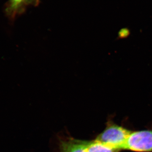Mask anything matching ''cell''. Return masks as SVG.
<instances>
[{
  "label": "cell",
  "mask_w": 152,
  "mask_h": 152,
  "mask_svg": "<svg viewBox=\"0 0 152 152\" xmlns=\"http://www.w3.org/2000/svg\"><path fill=\"white\" fill-rule=\"evenodd\" d=\"M26 4L25 0H10L7 7V14L11 19H14L23 11V6Z\"/></svg>",
  "instance_id": "cell-5"
},
{
  "label": "cell",
  "mask_w": 152,
  "mask_h": 152,
  "mask_svg": "<svg viewBox=\"0 0 152 152\" xmlns=\"http://www.w3.org/2000/svg\"><path fill=\"white\" fill-rule=\"evenodd\" d=\"M131 31L128 28H124L121 29L118 33V36L117 37L118 39H124L128 38L130 35Z\"/></svg>",
  "instance_id": "cell-6"
},
{
  "label": "cell",
  "mask_w": 152,
  "mask_h": 152,
  "mask_svg": "<svg viewBox=\"0 0 152 152\" xmlns=\"http://www.w3.org/2000/svg\"><path fill=\"white\" fill-rule=\"evenodd\" d=\"M87 152H119L114 148L100 142L95 140L88 143L87 147Z\"/></svg>",
  "instance_id": "cell-4"
},
{
  "label": "cell",
  "mask_w": 152,
  "mask_h": 152,
  "mask_svg": "<svg viewBox=\"0 0 152 152\" xmlns=\"http://www.w3.org/2000/svg\"><path fill=\"white\" fill-rule=\"evenodd\" d=\"M122 150L136 152H152V130L131 132Z\"/></svg>",
  "instance_id": "cell-2"
},
{
  "label": "cell",
  "mask_w": 152,
  "mask_h": 152,
  "mask_svg": "<svg viewBox=\"0 0 152 152\" xmlns=\"http://www.w3.org/2000/svg\"><path fill=\"white\" fill-rule=\"evenodd\" d=\"M88 143L76 140L62 142L61 151L62 152H87Z\"/></svg>",
  "instance_id": "cell-3"
},
{
  "label": "cell",
  "mask_w": 152,
  "mask_h": 152,
  "mask_svg": "<svg viewBox=\"0 0 152 152\" xmlns=\"http://www.w3.org/2000/svg\"><path fill=\"white\" fill-rule=\"evenodd\" d=\"M132 131L110 121L107 123L105 129L96 138L115 149L122 150L127 139Z\"/></svg>",
  "instance_id": "cell-1"
},
{
  "label": "cell",
  "mask_w": 152,
  "mask_h": 152,
  "mask_svg": "<svg viewBox=\"0 0 152 152\" xmlns=\"http://www.w3.org/2000/svg\"><path fill=\"white\" fill-rule=\"evenodd\" d=\"M26 4L37 5L39 4V0H25Z\"/></svg>",
  "instance_id": "cell-7"
}]
</instances>
